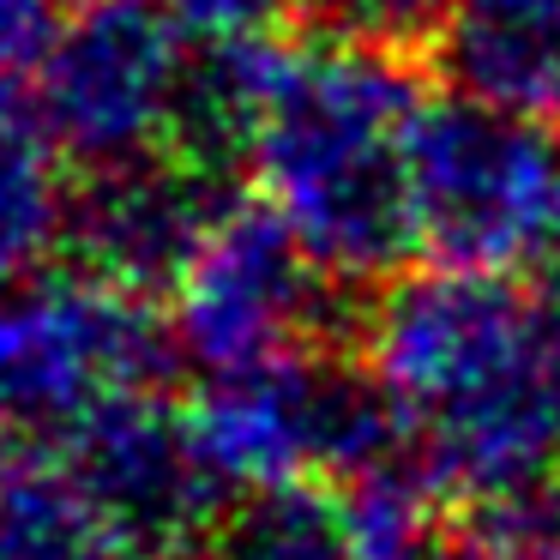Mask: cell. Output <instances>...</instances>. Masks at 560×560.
<instances>
[{
    "label": "cell",
    "mask_w": 560,
    "mask_h": 560,
    "mask_svg": "<svg viewBox=\"0 0 560 560\" xmlns=\"http://www.w3.org/2000/svg\"><path fill=\"white\" fill-rule=\"evenodd\" d=\"M362 362L410 422V458L458 506L560 464V355L506 271L428 266L380 283Z\"/></svg>",
    "instance_id": "1"
},
{
    "label": "cell",
    "mask_w": 560,
    "mask_h": 560,
    "mask_svg": "<svg viewBox=\"0 0 560 560\" xmlns=\"http://www.w3.org/2000/svg\"><path fill=\"white\" fill-rule=\"evenodd\" d=\"M410 55L350 37L278 43L247 182L331 283H386L416 254L410 127L422 109Z\"/></svg>",
    "instance_id": "2"
},
{
    "label": "cell",
    "mask_w": 560,
    "mask_h": 560,
    "mask_svg": "<svg viewBox=\"0 0 560 560\" xmlns=\"http://www.w3.org/2000/svg\"><path fill=\"white\" fill-rule=\"evenodd\" d=\"M410 206L434 266H542L560 254V133L440 91L410 127Z\"/></svg>",
    "instance_id": "3"
},
{
    "label": "cell",
    "mask_w": 560,
    "mask_h": 560,
    "mask_svg": "<svg viewBox=\"0 0 560 560\" xmlns=\"http://www.w3.org/2000/svg\"><path fill=\"white\" fill-rule=\"evenodd\" d=\"M175 362L170 319L97 271L0 283V422L37 440L121 392H158Z\"/></svg>",
    "instance_id": "4"
},
{
    "label": "cell",
    "mask_w": 560,
    "mask_h": 560,
    "mask_svg": "<svg viewBox=\"0 0 560 560\" xmlns=\"http://www.w3.org/2000/svg\"><path fill=\"white\" fill-rule=\"evenodd\" d=\"M194 55L158 0H79L31 73L37 127L85 175L170 151Z\"/></svg>",
    "instance_id": "5"
},
{
    "label": "cell",
    "mask_w": 560,
    "mask_h": 560,
    "mask_svg": "<svg viewBox=\"0 0 560 560\" xmlns=\"http://www.w3.org/2000/svg\"><path fill=\"white\" fill-rule=\"evenodd\" d=\"M331 278L314 266L266 199L235 194L170 290V331L182 362L206 374L283 362L314 350Z\"/></svg>",
    "instance_id": "6"
},
{
    "label": "cell",
    "mask_w": 560,
    "mask_h": 560,
    "mask_svg": "<svg viewBox=\"0 0 560 560\" xmlns=\"http://www.w3.org/2000/svg\"><path fill=\"white\" fill-rule=\"evenodd\" d=\"M49 440L145 560H187L230 500L199 464L187 416L163 404V392H121Z\"/></svg>",
    "instance_id": "7"
},
{
    "label": "cell",
    "mask_w": 560,
    "mask_h": 560,
    "mask_svg": "<svg viewBox=\"0 0 560 560\" xmlns=\"http://www.w3.org/2000/svg\"><path fill=\"white\" fill-rule=\"evenodd\" d=\"M230 199V175L206 170L175 145L115 170H91L73 194V254L85 259V271L133 295L175 290Z\"/></svg>",
    "instance_id": "8"
},
{
    "label": "cell",
    "mask_w": 560,
    "mask_h": 560,
    "mask_svg": "<svg viewBox=\"0 0 560 560\" xmlns=\"http://www.w3.org/2000/svg\"><path fill=\"white\" fill-rule=\"evenodd\" d=\"M428 55L452 97L560 133V0H446Z\"/></svg>",
    "instance_id": "9"
},
{
    "label": "cell",
    "mask_w": 560,
    "mask_h": 560,
    "mask_svg": "<svg viewBox=\"0 0 560 560\" xmlns=\"http://www.w3.org/2000/svg\"><path fill=\"white\" fill-rule=\"evenodd\" d=\"M0 560H145L55 440L0 446Z\"/></svg>",
    "instance_id": "10"
},
{
    "label": "cell",
    "mask_w": 560,
    "mask_h": 560,
    "mask_svg": "<svg viewBox=\"0 0 560 560\" xmlns=\"http://www.w3.org/2000/svg\"><path fill=\"white\" fill-rule=\"evenodd\" d=\"M67 158L37 127V109L0 115V283H25L73 247Z\"/></svg>",
    "instance_id": "11"
},
{
    "label": "cell",
    "mask_w": 560,
    "mask_h": 560,
    "mask_svg": "<svg viewBox=\"0 0 560 560\" xmlns=\"http://www.w3.org/2000/svg\"><path fill=\"white\" fill-rule=\"evenodd\" d=\"M187 560H350L343 500L326 482H271L230 494Z\"/></svg>",
    "instance_id": "12"
},
{
    "label": "cell",
    "mask_w": 560,
    "mask_h": 560,
    "mask_svg": "<svg viewBox=\"0 0 560 560\" xmlns=\"http://www.w3.org/2000/svg\"><path fill=\"white\" fill-rule=\"evenodd\" d=\"M343 500V536H350V560H422L440 542V494L422 476L416 458L380 464V470L355 476L338 488Z\"/></svg>",
    "instance_id": "13"
},
{
    "label": "cell",
    "mask_w": 560,
    "mask_h": 560,
    "mask_svg": "<svg viewBox=\"0 0 560 560\" xmlns=\"http://www.w3.org/2000/svg\"><path fill=\"white\" fill-rule=\"evenodd\" d=\"M319 13V25L331 37H350V43H374V49L392 55H410L428 49L446 19V0H307Z\"/></svg>",
    "instance_id": "14"
},
{
    "label": "cell",
    "mask_w": 560,
    "mask_h": 560,
    "mask_svg": "<svg viewBox=\"0 0 560 560\" xmlns=\"http://www.w3.org/2000/svg\"><path fill=\"white\" fill-rule=\"evenodd\" d=\"M61 31L55 0H0V115L31 109V73Z\"/></svg>",
    "instance_id": "15"
},
{
    "label": "cell",
    "mask_w": 560,
    "mask_h": 560,
    "mask_svg": "<svg viewBox=\"0 0 560 560\" xmlns=\"http://www.w3.org/2000/svg\"><path fill=\"white\" fill-rule=\"evenodd\" d=\"M158 7L194 43H242V37H271L290 19L295 0H158Z\"/></svg>",
    "instance_id": "16"
},
{
    "label": "cell",
    "mask_w": 560,
    "mask_h": 560,
    "mask_svg": "<svg viewBox=\"0 0 560 560\" xmlns=\"http://www.w3.org/2000/svg\"><path fill=\"white\" fill-rule=\"evenodd\" d=\"M542 278H536V314H542V331H548V343H555V355H560V254H548L542 266Z\"/></svg>",
    "instance_id": "17"
},
{
    "label": "cell",
    "mask_w": 560,
    "mask_h": 560,
    "mask_svg": "<svg viewBox=\"0 0 560 560\" xmlns=\"http://www.w3.org/2000/svg\"><path fill=\"white\" fill-rule=\"evenodd\" d=\"M0 446H7V440H0Z\"/></svg>",
    "instance_id": "18"
}]
</instances>
